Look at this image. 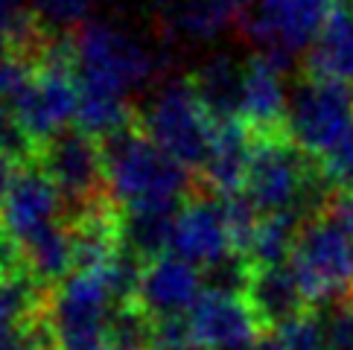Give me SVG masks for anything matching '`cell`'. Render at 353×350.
Here are the masks:
<instances>
[{"label": "cell", "mask_w": 353, "mask_h": 350, "mask_svg": "<svg viewBox=\"0 0 353 350\" xmlns=\"http://www.w3.org/2000/svg\"><path fill=\"white\" fill-rule=\"evenodd\" d=\"M201 292L205 286L199 266L175 254H161L143 266L137 304L152 318H184L190 316Z\"/></svg>", "instance_id": "12"}, {"label": "cell", "mask_w": 353, "mask_h": 350, "mask_svg": "<svg viewBox=\"0 0 353 350\" xmlns=\"http://www.w3.org/2000/svg\"><path fill=\"white\" fill-rule=\"evenodd\" d=\"M170 254L193 262V266H201V269H208L213 262L234 254L222 196L196 184V190L184 198L179 216H175Z\"/></svg>", "instance_id": "9"}, {"label": "cell", "mask_w": 353, "mask_h": 350, "mask_svg": "<svg viewBox=\"0 0 353 350\" xmlns=\"http://www.w3.org/2000/svg\"><path fill=\"white\" fill-rule=\"evenodd\" d=\"M286 73L269 56L254 53L243 61V105L239 120L251 129V134H274L286 132L289 114V91Z\"/></svg>", "instance_id": "13"}, {"label": "cell", "mask_w": 353, "mask_h": 350, "mask_svg": "<svg viewBox=\"0 0 353 350\" xmlns=\"http://www.w3.org/2000/svg\"><path fill=\"white\" fill-rule=\"evenodd\" d=\"M245 298L266 333L283 327V324L312 309L304 286L295 278L289 262H281V266H251Z\"/></svg>", "instance_id": "14"}, {"label": "cell", "mask_w": 353, "mask_h": 350, "mask_svg": "<svg viewBox=\"0 0 353 350\" xmlns=\"http://www.w3.org/2000/svg\"><path fill=\"white\" fill-rule=\"evenodd\" d=\"M251 3L254 0H163L158 21L170 39L213 41L243 27Z\"/></svg>", "instance_id": "15"}, {"label": "cell", "mask_w": 353, "mask_h": 350, "mask_svg": "<svg viewBox=\"0 0 353 350\" xmlns=\"http://www.w3.org/2000/svg\"><path fill=\"white\" fill-rule=\"evenodd\" d=\"M333 210L342 219L345 231H347V240H350V251H353V193H339L333 198Z\"/></svg>", "instance_id": "27"}, {"label": "cell", "mask_w": 353, "mask_h": 350, "mask_svg": "<svg viewBox=\"0 0 353 350\" xmlns=\"http://www.w3.org/2000/svg\"><path fill=\"white\" fill-rule=\"evenodd\" d=\"M114 307L105 271H70L61 283L50 286L47 324L56 350H105Z\"/></svg>", "instance_id": "4"}, {"label": "cell", "mask_w": 353, "mask_h": 350, "mask_svg": "<svg viewBox=\"0 0 353 350\" xmlns=\"http://www.w3.org/2000/svg\"><path fill=\"white\" fill-rule=\"evenodd\" d=\"M190 79L208 114L216 123L239 117V105H243V65L239 61L231 56H213L190 73Z\"/></svg>", "instance_id": "18"}, {"label": "cell", "mask_w": 353, "mask_h": 350, "mask_svg": "<svg viewBox=\"0 0 353 350\" xmlns=\"http://www.w3.org/2000/svg\"><path fill=\"white\" fill-rule=\"evenodd\" d=\"M0 350H41V342L35 336V318L32 321L0 318Z\"/></svg>", "instance_id": "25"}, {"label": "cell", "mask_w": 353, "mask_h": 350, "mask_svg": "<svg viewBox=\"0 0 353 350\" xmlns=\"http://www.w3.org/2000/svg\"><path fill=\"white\" fill-rule=\"evenodd\" d=\"M35 164H41L44 172L53 178L65 216L79 214V210L97 205L99 198L111 196L103 143L82 129H65L53 141H47Z\"/></svg>", "instance_id": "8"}, {"label": "cell", "mask_w": 353, "mask_h": 350, "mask_svg": "<svg viewBox=\"0 0 353 350\" xmlns=\"http://www.w3.org/2000/svg\"><path fill=\"white\" fill-rule=\"evenodd\" d=\"M353 129V82L342 79H319L298 76L289 91V114L286 132L289 137L310 152L321 158L333 143Z\"/></svg>", "instance_id": "7"}, {"label": "cell", "mask_w": 353, "mask_h": 350, "mask_svg": "<svg viewBox=\"0 0 353 350\" xmlns=\"http://www.w3.org/2000/svg\"><path fill=\"white\" fill-rule=\"evenodd\" d=\"M77 41V85L79 91H103L129 96L134 88L155 76L158 61L149 50L120 27L88 21L73 32Z\"/></svg>", "instance_id": "3"}, {"label": "cell", "mask_w": 353, "mask_h": 350, "mask_svg": "<svg viewBox=\"0 0 353 350\" xmlns=\"http://www.w3.org/2000/svg\"><path fill=\"white\" fill-rule=\"evenodd\" d=\"M190 330L199 344L210 350H251L266 330L243 292L205 289L190 309Z\"/></svg>", "instance_id": "11"}, {"label": "cell", "mask_w": 353, "mask_h": 350, "mask_svg": "<svg viewBox=\"0 0 353 350\" xmlns=\"http://www.w3.org/2000/svg\"><path fill=\"white\" fill-rule=\"evenodd\" d=\"M179 210L181 207H123V251L134 254L143 262L170 254Z\"/></svg>", "instance_id": "19"}, {"label": "cell", "mask_w": 353, "mask_h": 350, "mask_svg": "<svg viewBox=\"0 0 353 350\" xmlns=\"http://www.w3.org/2000/svg\"><path fill=\"white\" fill-rule=\"evenodd\" d=\"M0 152L12 158L15 164H32L39 158V143L30 137V132L23 129V123L18 117V111L12 103L0 99Z\"/></svg>", "instance_id": "22"}, {"label": "cell", "mask_w": 353, "mask_h": 350, "mask_svg": "<svg viewBox=\"0 0 353 350\" xmlns=\"http://www.w3.org/2000/svg\"><path fill=\"white\" fill-rule=\"evenodd\" d=\"M339 0H254L243 21V39L292 73L295 56L312 47Z\"/></svg>", "instance_id": "6"}, {"label": "cell", "mask_w": 353, "mask_h": 350, "mask_svg": "<svg viewBox=\"0 0 353 350\" xmlns=\"http://www.w3.org/2000/svg\"><path fill=\"white\" fill-rule=\"evenodd\" d=\"M15 161L6 158L3 152H0V202H3V196L9 190V184H12V175H15Z\"/></svg>", "instance_id": "29"}, {"label": "cell", "mask_w": 353, "mask_h": 350, "mask_svg": "<svg viewBox=\"0 0 353 350\" xmlns=\"http://www.w3.org/2000/svg\"><path fill=\"white\" fill-rule=\"evenodd\" d=\"M30 6L47 30L70 32V27L85 23L94 0H30Z\"/></svg>", "instance_id": "23"}, {"label": "cell", "mask_w": 353, "mask_h": 350, "mask_svg": "<svg viewBox=\"0 0 353 350\" xmlns=\"http://www.w3.org/2000/svg\"><path fill=\"white\" fill-rule=\"evenodd\" d=\"M108 193L125 210L137 207H181L196 190L199 175L179 164L149 137L141 123L103 137Z\"/></svg>", "instance_id": "1"}, {"label": "cell", "mask_w": 353, "mask_h": 350, "mask_svg": "<svg viewBox=\"0 0 353 350\" xmlns=\"http://www.w3.org/2000/svg\"><path fill=\"white\" fill-rule=\"evenodd\" d=\"M175 350H210V347H205V344H199V342L193 339V342H187V344H181V347H175Z\"/></svg>", "instance_id": "30"}, {"label": "cell", "mask_w": 353, "mask_h": 350, "mask_svg": "<svg viewBox=\"0 0 353 350\" xmlns=\"http://www.w3.org/2000/svg\"><path fill=\"white\" fill-rule=\"evenodd\" d=\"M304 73L319 79L353 82V6L339 0L327 15L321 32L307 50Z\"/></svg>", "instance_id": "17"}, {"label": "cell", "mask_w": 353, "mask_h": 350, "mask_svg": "<svg viewBox=\"0 0 353 350\" xmlns=\"http://www.w3.org/2000/svg\"><path fill=\"white\" fill-rule=\"evenodd\" d=\"M65 219L61 196L53 178L44 172L41 164H21L15 167L12 184L0 202V228L12 234L23 245L35 234H41L50 225Z\"/></svg>", "instance_id": "10"}, {"label": "cell", "mask_w": 353, "mask_h": 350, "mask_svg": "<svg viewBox=\"0 0 353 350\" xmlns=\"http://www.w3.org/2000/svg\"><path fill=\"white\" fill-rule=\"evenodd\" d=\"M289 266L304 286L312 309L353 292V251L333 205L301 222Z\"/></svg>", "instance_id": "5"}, {"label": "cell", "mask_w": 353, "mask_h": 350, "mask_svg": "<svg viewBox=\"0 0 353 350\" xmlns=\"http://www.w3.org/2000/svg\"><path fill=\"white\" fill-rule=\"evenodd\" d=\"M301 222L304 219L298 214H266L260 219V228L254 240H251L245 260L251 266H281V262H289Z\"/></svg>", "instance_id": "20"}, {"label": "cell", "mask_w": 353, "mask_h": 350, "mask_svg": "<svg viewBox=\"0 0 353 350\" xmlns=\"http://www.w3.org/2000/svg\"><path fill=\"white\" fill-rule=\"evenodd\" d=\"M251 350H289V344L283 342V336L277 333V330H269V333H263L257 344L251 347Z\"/></svg>", "instance_id": "28"}, {"label": "cell", "mask_w": 353, "mask_h": 350, "mask_svg": "<svg viewBox=\"0 0 353 350\" xmlns=\"http://www.w3.org/2000/svg\"><path fill=\"white\" fill-rule=\"evenodd\" d=\"M137 123L163 152L187 169L199 175V169L205 167L213 134H216V120L208 114L190 76L163 82L149 96V103L137 111Z\"/></svg>", "instance_id": "2"}, {"label": "cell", "mask_w": 353, "mask_h": 350, "mask_svg": "<svg viewBox=\"0 0 353 350\" xmlns=\"http://www.w3.org/2000/svg\"><path fill=\"white\" fill-rule=\"evenodd\" d=\"M315 161L339 193H353V129Z\"/></svg>", "instance_id": "24"}, {"label": "cell", "mask_w": 353, "mask_h": 350, "mask_svg": "<svg viewBox=\"0 0 353 350\" xmlns=\"http://www.w3.org/2000/svg\"><path fill=\"white\" fill-rule=\"evenodd\" d=\"M251 143L254 134L243 120L216 123V134L210 143V155L199 169V184L213 190L216 196H234L245 190V175L251 161Z\"/></svg>", "instance_id": "16"}, {"label": "cell", "mask_w": 353, "mask_h": 350, "mask_svg": "<svg viewBox=\"0 0 353 350\" xmlns=\"http://www.w3.org/2000/svg\"><path fill=\"white\" fill-rule=\"evenodd\" d=\"M18 271H27V257H23V248L12 234H6L0 228V280L12 278Z\"/></svg>", "instance_id": "26"}, {"label": "cell", "mask_w": 353, "mask_h": 350, "mask_svg": "<svg viewBox=\"0 0 353 350\" xmlns=\"http://www.w3.org/2000/svg\"><path fill=\"white\" fill-rule=\"evenodd\" d=\"M321 321L324 350H353V292L315 307Z\"/></svg>", "instance_id": "21"}]
</instances>
